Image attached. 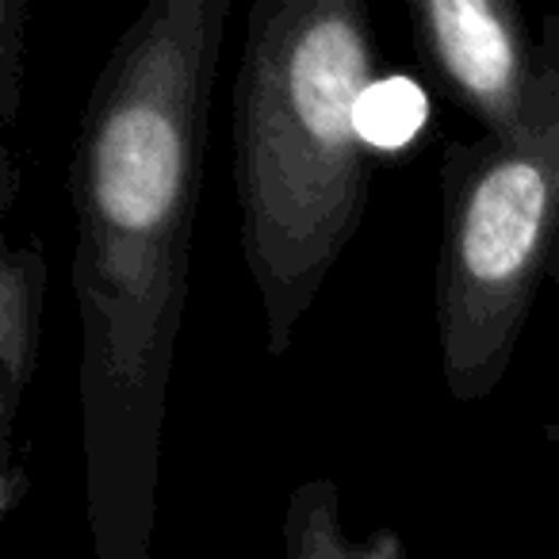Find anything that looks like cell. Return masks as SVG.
Here are the masks:
<instances>
[{"instance_id":"6da1fadb","label":"cell","mask_w":559,"mask_h":559,"mask_svg":"<svg viewBox=\"0 0 559 559\" xmlns=\"http://www.w3.org/2000/svg\"><path fill=\"white\" fill-rule=\"evenodd\" d=\"M226 20L230 0H150L96 73L73 134L66 192L78 215L93 559H154L165 406Z\"/></svg>"},{"instance_id":"7a4b0ae2","label":"cell","mask_w":559,"mask_h":559,"mask_svg":"<svg viewBox=\"0 0 559 559\" xmlns=\"http://www.w3.org/2000/svg\"><path fill=\"white\" fill-rule=\"evenodd\" d=\"M365 0H257L230 93L241 253L264 311V349L296 326L357 238L376 177L360 96L383 78Z\"/></svg>"},{"instance_id":"3957f363","label":"cell","mask_w":559,"mask_h":559,"mask_svg":"<svg viewBox=\"0 0 559 559\" xmlns=\"http://www.w3.org/2000/svg\"><path fill=\"white\" fill-rule=\"evenodd\" d=\"M559 238V123L518 142L472 139L441 154L433 322L449 395L502 383Z\"/></svg>"},{"instance_id":"277c9868","label":"cell","mask_w":559,"mask_h":559,"mask_svg":"<svg viewBox=\"0 0 559 559\" xmlns=\"http://www.w3.org/2000/svg\"><path fill=\"white\" fill-rule=\"evenodd\" d=\"M406 20L418 66L483 139L518 142L559 123V70H540L513 0H411Z\"/></svg>"},{"instance_id":"5b68a950","label":"cell","mask_w":559,"mask_h":559,"mask_svg":"<svg viewBox=\"0 0 559 559\" xmlns=\"http://www.w3.org/2000/svg\"><path fill=\"white\" fill-rule=\"evenodd\" d=\"M43 304H47V249L39 238L24 246H9L0 257V441L4 464L16 460V421L35 368H39L43 342Z\"/></svg>"},{"instance_id":"8992f818","label":"cell","mask_w":559,"mask_h":559,"mask_svg":"<svg viewBox=\"0 0 559 559\" xmlns=\"http://www.w3.org/2000/svg\"><path fill=\"white\" fill-rule=\"evenodd\" d=\"M284 559H411L395 528L353 540L342 525V490L334 479H307L288 495L280 521Z\"/></svg>"},{"instance_id":"52a82bcc","label":"cell","mask_w":559,"mask_h":559,"mask_svg":"<svg viewBox=\"0 0 559 559\" xmlns=\"http://www.w3.org/2000/svg\"><path fill=\"white\" fill-rule=\"evenodd\" d=\"M357 119H360V134L376 150V157L380 162H395V157H403L426 134L429 96L414 78L391 73V78H380L360 96Z\"/></svg>"},{"instance_id":"ba28073f","label":"cell","mask_w":559,"mask_h":559,"mask_svg":"<svg viewBox=\"0 0 559 559\" xmlns=\"http://www.w3.org/2000/svg\"><path fill=\"white\" fill-rule=\"evenodd\" d=\"M27 0H0V123L16 127L24 100V55H27Z\"/></svg>"},{"instance_id":"9c48e42d","label":"cell","mask_w":559,"mask_h":559,"mask_svg":"<svg viewBox=\"0 0 559 559\" xmlns=\"http://www.w3.org/2000/svg\"><path fill=\"white\" fill-rule=\"evenodd\" d=\"M27 495H32V472L20 460H9L4 472H0V513L12 518Z\"/></svg>"},{"instance_id":"30bf717a","label":"cell","mask_w":559,"mask_h":559,"mask_svg":"<svg viewBox=\"0 0 559 559\" xmlns=\"http://www.w3.org/2000/svg\"><path fill=\"white\" fill-rule=\"evenodd\" d=\"M0 165H4V195H0V211L9 215L12 203H16V192H20V169H16L12 150H0Z\"/></svg>"},{"instance_id":"8fae6325","label":"cell","mask_w":559,"mask_h":559,"mask_svg":"<svg viewBox=\"0 0 559 559\" xmlns=\"http://www.w3.org/2000/svg\"><path fill=\"white\" fill-rule=\"evenodd\" d=\"M548 280H551V288L559 292V238H556V249H551V264H548Z\"/></svg>"}]
</instances>
